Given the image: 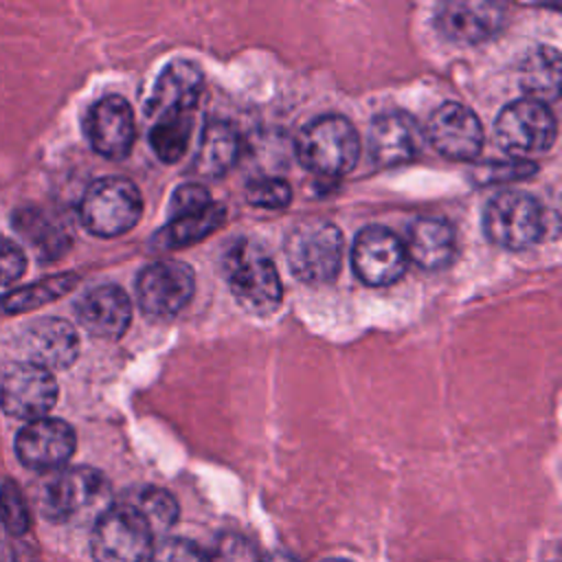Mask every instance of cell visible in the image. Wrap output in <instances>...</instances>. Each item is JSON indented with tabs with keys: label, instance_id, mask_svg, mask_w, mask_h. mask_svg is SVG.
<instances>
[{
	"label": "cell",
	"instance_id": "cell-1",
	"mask_svg": "<svg viewBox=\"0 0 562 562\" xmlns=\"http://www.w3.org/2000/svg\"><path fill=\"white\" fill-rule=\"evenodd\" d=\"M224 277L235 301L250 314L268 316L281 305V279L274 261L255 244L239 239L224 255Z\"/></svg>",
	"mask_w": 562,
	"mask_h": 562
},
{
	"label": "cell",
	"instance_id": "cell-2",
	"mask_svg": "<svg viewBox=\"0 0 562 562\" xmlns=\"http://www.w3.org/2000/svg\"><path fill=\"white\" fill-rule=\"evenodd\" d=\"M299 162L325 178H338L351 171L360 158V136L340 114H325L310 121L296 136Z\"/></svg>",
	"mask_w": 562,
	"mask_h": 562
},
{
	"label": "cell",
	"instance_id": "cell-3",
	"mask_svg": "<svg viewBox=\"0 0 562 562\" xmlns=\"http://www.w3.org/2000/svg\"><path fill=\"white\" fill-rule=\"evenodd\" d=\"M342 252V233L327 220H305L285 237V259L290 272L305 283L331 281L340 270Z\"/></svg>",
	"mask_w": 562,
	"mask_h": 562
},
{
	"label": "cell",
	"instance_id": "cell-4",
	"mask_svg": "<svg viewBox=\"0 0 562 562\" xmlns=\"http://www.w3.org/2000/svg\"><path fill=\"white\" fill-rule=\"evenodd\" d=\"M154 538L147 520L130 501L114 503L94 520L90 549L94 562H151Z\"/></svg>",
	"mask_w": 562,
	"mask_h": 562
},
{
	"label": "cell",
	"instance_id": "cell-5",
	"mask_svg": "<svg viewBox=\"0 0 562 562\" xmlns=\"http://www.w3.org/2000/svg\"><path fill=\"white\" fill-rule=\"evenodd\" d=\"M110 505L108 479L99 470L86 465L53 474L40 492V507L44 516L57 522L90 514L99 518V514H103Z\"/></svg>",
	"mask_w": 562,
	"mask_h": 562
},
{
	"label": "cell",
	"instance_id": "cell-6",
	"mask_svg": "<svg viewBox=\"0 0 562 562\" xmlns=\"http://www.w3.org/2000/svg\"><path fill=\"white\" fill-rule=\"evenodd\" d=\"M143 213V198L136 184L121 176L94 180L81 202V224L97 237H119L134 228Z\"/></svg>",
	"mask_w": 562,
	"mask_h": 562
},
{
	"label": "cell",
	"instance_id": "cell-7",
	"mask_svg": "<svg viewBox=\"0 0 562 562\" xmlns=\"http://www.w3.org/2000/svg\"><path fill=\"white\" fill-rule=\"evenodd\" d=\"M483 233L501 248H529L544 233V209L538 198L522 191L496 193L485 204Z\"/></svg>",
	"mask_w": 562,
	"mask_h": 562
},
{
	"label": "cell",
	"instance_id": "cell-8",
	"mask_svg": "<svg viewBox=\"0 0 562 562\" xmlns=\"http://www.w3.org/2000/svg\"><path fill=\"white\" fill-rule=\"evenodd\" d=\"M498 147L512 156L547 151L558 134L555 116L547 103L520 99L505 105L494 123Z\"/></svg>",
	"mask_w": 562,
	"mask_h": 562
},
{
	"label": "cell",
	"instance_id": "cell-9",
	"mask_svg": "<svg viewBox=\"0 0 562 562\" xmlns=\"http://www.w3.org/2000/svg\"><path fill=\"white\" fill-rule=\"evenodd\" d=\"M193 270L182 261H156L140 270L136 299L147 316L167 318L187 307L193 296Z\"/></svg>",
	"mask_w": 562,
	"mask_h": 562
},
{
	"label": "cell",
	"instance_id": "cell-10",
	"mask_svg": "<svg viewBox=\"0 0 562 562\" xmlns=\"http://www.w3.org/2000/svg\"><path fill=\"white\" fill-rule=\"evenodd\" d=\"M406 259L404 241L382 226L362 228L351 246L353 272L367 285L395 283L406 270Z\"/></svg>",
	"mask_w": 562,
	"mask_h": 562
},
{
	"label": "cell",
	"instance_id": "cell-11",
	"mask_svg": "<svg viewBox=\"0 0 562 562\" xmlns=\"http://www.w3.org/2000/svg\"><path fill=\"white\" fill-rule=\"evenodd\" d=\"M57 402V382L50 371L20 362L11 367L0 382V406L18 419L35 422Z\"/></svg>",
	"mask_w": 562,
	"mask_h": 562
},
{
	"label": "cell",
	"instance_id": "cell-12",
	"mask_svg": "<svg viewBox=\"0 0 562 562\" xmlns=\"http://www.w3.org/2000/svg\"><path fill=\"white\" fill-rule=\"evenodd\" d=\"M428 140L430 145L454 160H472L483 149V125L479 116L463 103L448 101L439 105L428 119Z\"/></svg>",
	"mask_w": 562,
	"mask_h": 562
},
{
	"label": "cell",
	"instance_id": "cell-13",
	"mask_svg": "<svg viewBox=\"0 0 562 562\" xmlns=\"http://www.w3.org/2000/svg\"><path fill=\"white\" fill-rule=\"evenodd\" d=\"M75 430L64 419L42 417L29 422L15 437V454L31 470H57L75 452Z\"/></svg>",
	"mask_w": 562,
	"mask_h": 562
},
{
	"label": "cell",
	"instance_id": "cell-14",
	"mask_svg": "<svg viewBox=\"0 0 562 562\" xmlns=\"http://www.w3.org/2000/svg\"><path fill=\"white\" fill-rule=\"evenodd\" d=\"M424 143L419 123L402 110L378 114L367 134L369 158L378 167H395L413 160Z\"/></svg>",
	"mask_w": 562,
	"mask_h": 562
},
{
	"label": "cell",
	"instance_id": "cell-15",
	"mask_svg": "<svg viewBox=\"0 0 562 562\" xmlns=\"http://www.w3.org/2000/svg\"><path fill=\"white\" fill-rule=\"evenodd\" d=\"M86 134L97 154L105 158H125L136 138L130 103L119 94L99 99L86 116Z\"/></svg>",
	"mask_w": 562,
	"mask_h": 562
},
{
	"label": "cell",
	"instance_id": "cell-16",
	"mask_svg": "<svg viewBox=\"0 0 562 562\" xmlns=\"http://www.w3.org/2000/svg\"><path fill=\"white\" fill-rule=\"evenodd\" d=\"M202 92V72L193 61H171L154 83L147 99V116L151 121L165 116L191 114Z\"/></svg>",
	"mask_w": 562,
	"mask_h": 562
},
{
	"label": "cell",
	"instance_id": "cell-17",
	"mask_svg": "<svg viewBox=\"0 0 562 562\" xmlns=\"http://www.w3.org/2000/svg\"><path fill=\"white\" fill-rule=\"evenodd\" d=\"M22 351L26 362L50 369H66L79 356V336L68 321L42 318L31 323L22 334Z\"/></svg>",
	"mask_w": 562,
	"mask_h": 562
},
{
	"label": "cell",
	"instance_id": "cell-18",
	"mask_svg": "<svg viewBox=\"0 0 562 562\" xmlns=\"http://www.w3.org/2000/svg\"><path fill=\"white\" fill-rule=\"evenodd\" d=\"M435 24L452 42L479 44L503 29L505 7L494 2H446L437 11Z\"/></svg>",
	"mask_w": 562,
	"mask_h": 562
},
{
	"label": "cell",
	"instance_id": "cell-19",
	"mask_svg": "<svg viewBox=\"0 0 562 562\" xmlns=\"http://www.w3.org/2000/svg\"><path fill=\"white\" fill-rule=\"evenodd\" d=\"M79 323L99 338H121L132 321V303L119 285H97L77 303Z\"/></svg>",
	"mask_w": 562,
	"mask_h": 562
},
{
	"label": "cell",
	"instance_id": "cell-20",
	"mask_svg": "<svg viewBox=\"0 0 562 562\" xmlns=\"http://www.w3.org/2000/svg\"><path fill=\"white\" fill-rule=\"evenodd\" d=\"M404 250L424 270L446 268L457 252L454 228L443 217H417L406 231Z\"/></svg>",
	"mask_w": 562,
	"mask_h": 562
},
{
	"label": "cell",
	"instance_id": "cell-21",
	"mask_svg": "<svg viewBox=\"0 0 562 562\" xmlns=\"http://www.w3.org/2000/svg\"><path fill=\"white\" fill-rule=\"evenodd\" d=\"M241 154V136L235 125L226 121H209L202 130L195 171L202 176H222L226 173Z\"/></svg>",
	"mask_w": 562,
	"mask_h": 562
},
{
	"label": "cell",
	"instance_id": "cell-22",
	"mask_svg": "<svg viewBox=\"0 0 562 562\" xmlns=\"http://www.w3.org/2000/svg\"><path fill=\"white\" fill-rule=\"evenodd\" d=\"M226 220V209L217 202L209 204L202 211L169 217L167 226L154 235V244L158 248H182L204 239L206 235L215 233Z\"/></svg>",
	"mask_w": 562,
	"mask_h": 562
},
{
	"label": "cell",
	"instance_id": "cell-23",
	"mask_svg": "<svg viewBox=\"0 0 562 562\" xmlns=\"http://www.w3.org/2000/svg\"><path fill=\"white\" fill-rule=\"evenodd\" d=\"M520 86L527 99L547 103L560 94V55L551 46L533 48L520 64Z\"/></svg>",
	"mask_w": 562,
	"mask_h": 562
},
{
	"label": "cell",
	"instance_id": "cell-24",
	"mask_svg": "<svg viewBox=\"0 0 562 562\" xmlns=\"http://www.w3.org/2000/svg\"><path fill=\"white\" fill-rule=\"evenodd\" d=\"M15 231L31 244L42 259H55L68 248V237L61 226L37 209H22L15 213Z\"/></svg>",
	"mask_w": 562,
	"mask_h": 562
},
{
	"label": "cell",
	"instance_id": "cell-25",
	"mask_svg": "<svg viewBox=\"0 0 562 562\" xmlns=\"http://www.w3.org/2000/svg\"><path fill=\"white\" fill-rule=\"evenodd\" d=\"M75 283H77V274H72V272L46 277L37 283L22 285V288H15V290L2 294L0 307L11 314L29 312V310H35L44 303H50V301L64 296L66 292H70L75 288Z\"/></svg>",
	"mask_w": 562,
	"mask_h": 562
},
{
	"label": "cell",
	"instance_id": "cell-26",
	"mask_svg": "<svg viewBox=\"0 0 562 562\" xmlns=\"http://www.w3.org/2000/svg\"><path fill=\"white\" fill-rule=\"evenodd\" d=\"M191 130H193L191 114L158 119L151 123L149 145L162 162H176L184 156L189 147Z\"/></svg>",
	"mask_w": 562,
	"mask_h": 562
},
{
	"label": "cell",
	"instance_id": "cell-27",
	"mask_svg": "<svg viewBox=\"0 0 562 562\" xmlns=\"http://www.w3.org/2000/svg\"><path fill=\"white\" fill-rule=\"evenodd\" d=\"M130 503L147 520V525L154 531V536L167 533L176 525V520H178V503L162 487H154V485L143 487L136 494V501H130Z\"/></svg>",
	"mask_w": 562,
	"mask_h": 562
},
{
	"label": "cell",
	"instance_id": "cell-28",
	"mask_svg": "<svg viewBox=\"0 0 562 562\" xmlns=\"http://www.w3.org/2000/svg\"><path fill=\"white\" fill-rule=\"evenodd\" d=\"M244 195L252 206L279 211L292 202V187L279 176H259L246 184Z\"/></svg>",
	"mask_w": 562,
	"mask_h": 562
},
{
	"label": "cell",
	"instance_id": "cell-29",
	"mask_svg": "<svg viewBox=\"0 0 562 562\" xmlns=\"http://www.w3.org/2000/svg\"><path fill=\"white\" fill-rule=\"evenodd\" d=\"M0 522L13 536H22L31 527V516H29L24 494L13 481H4L0 487Z\"/></svg>",
	"mask_w": 562,
	"mask_h": 562
},
{
	"label": "cell",
	"instance_id": "cell-30",
	"mask_svg": "<svg viewBox=\"0 0 562 562\" xmlns=\"http://www.w3.org/2000/svg\"><path fill=\"white\" fill-rule=\"evenodd\" d=\"M151 562H211L209 553L187 538H165L154 547Z\"/></svg>",
	"mask_w": 562,
	"mask_h": 562
},
{
	"label": "cell",
	"instance_id": "cell-31",
	"mask_svg": "<svg viewBox=\"0 0 562 562\" xmlns=\"http://www.w3.org/2000/svg\"><path fill=\"white\" fill-rule=\"evenodd\" d=\"M211 562H261L257 547L237 533H224L217 538L213 553H209Z\"/></svg>",
	"mask_w": 562,
	"mask_h": 562
},
{
	"label": "cell",
	"instance_id": "cell-32",
	"mask_svg": "<svg viewBox=\"0 0 562 562\" xmlns=\"http://www.w3.org/2000/svg\"><path fill=\"white\" fill-rule=\"evenodd\" d=\"M209 204H213V200H211L206 187H202V184H198V182H187V184H180V187L173 191L171 202H169V211H171L169 217L195 213V211L206 209Z\"/></svg>",
	"mask_w": 562,
	"mask_h": 562
},
{
	"label": "cell",
	"instance_id": "cell-33",
	"mask_svg": "<svg viewBox=\"0 0 562 562\" xmlns=\"http://www.w3.org/2000/svg\"><path fill=\"white\" fill-rule=\"evenodd\" d=\"M26 259L20 246L0 235V285L13 283L24 274Z\"/></svg>",
	"mask_w": 562,
	"mask_h": 562
},
{
	"label": "cell",
	"instance_id": "cell-34",
	"mask_svg": "<svg viewBox=\"0 0 562 562\" xmlns=\"http://www.w3.org/2000/svg\"><path fill=\"white\" fill-rule=\"evenodd\" d=\"M485 182H505V180H520L529 173L536 171L533 162L520 160V158H512V160H501V162H492L485 167Z\"/></svg>",
	"mask_w": 562,
	"mask_h": 562
},
{
	"label": "cell",
	"instance_id": "cell-35",
	"mask_svg": "<svg viewBox=\"0 0 562 562\" xmlns=\"http://www.w3.org/2000/svg\"><path fill=\"white\" fill-rule=\"evenodd\" d=\"M261 562H299V560L285 551H274V553L261 558Z\"/></svg>",
	"mask_w": 562,
	"mask_h": 562
},
{
	"label": "cell",
	"instance_id": "cell-36",
	"mask_svg": "<svg viewBox=\"0 0 562 562\" xmlns=\"http://www.w3.org/2000/svg\"><path fill=\"white\" fill-rule=\"evenodd\" d=\"M323 562H349V560H342V558H327V560H323Z\"/></svg>",
	"mask_w": 562,
	"mask_h": 562
},
{
	"label": "cell",
	"instance_id": "cell-37",
	"mask_svg": "<svg viewBox=\"0 0 562 562\" xmlns=\"http://www.w3.org/2000/svg\"><path fill=\"white\" fill-rule=\"evenodd\" d=\"M0 562H2V544H0Z\"/></svg>",
	"mask_w": 562,
	"mask_h": 562
}]
</instances>
